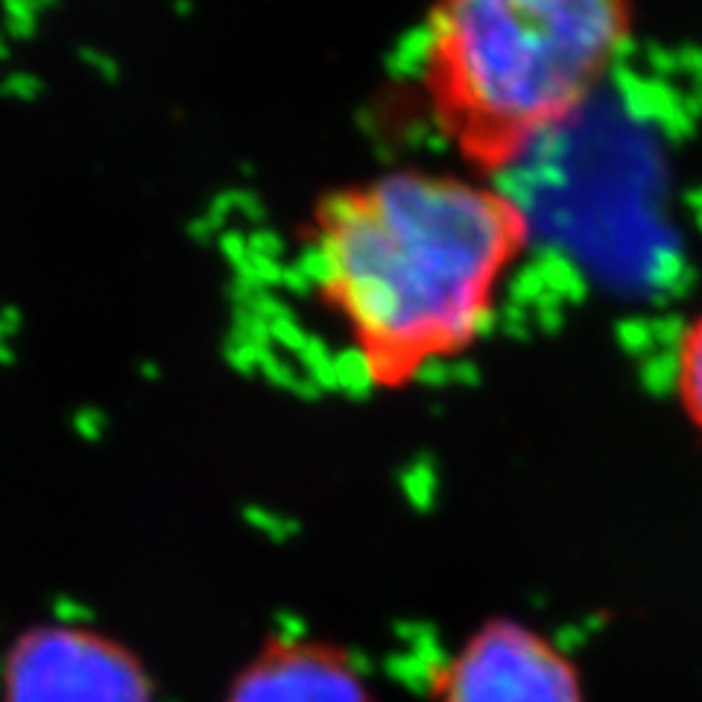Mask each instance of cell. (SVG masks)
<instances>
[{"label": "cell", "instance_id": "obj_1", "mask_svg": "<svg viewBox=\"0 0 702 702\" xmlns=\"http://www.w3.org/2000/svg\"><path fill=\"white\" fill-rule=\"evenodd\" d=\"M530 243L527 208L495 179L404 164L316 199L305 275L360 378L398 392L489 334Z\"/></svg>", "mask_w": 702, "mask_h": 702}, {"label": "cell", "instance_id": "obj_2", "mask_svg": "<svg viewBox=\"0 0 702 702\" xmlns=\"http://www.w3.org/2000/svg\"><path fill=\"white\" fill-rule=\"evenodd\" d=\"M632 36L621 0H445L419 39L430 123L463 170L498 182L583 112Z\"/></svg>", "mask_w": 702, "mask_h": 702}, {"label": "cell", "instance_id": "obj_3", "mask_svg": "<svg viewBox=\"0 0 702 702\" xmlns=\"http://www.w3.org/2000/svg\"><path fill=\"white\" fill-rule=\"evenodd\" d=\"M0 702H153L141 659L82 624L21 632L0 664Z\"/></svg>", "mask_w": 702, "mask_h": 702}, {"label": "cell", "instance_id": "obj_4", "mask_svg": "<svg viewBox=\"0 0 702 702\" xmlns=\"http://www.w3.org/2000/svg\"><path fill=\"white\" fill-rule=\"evenodd\" d=\"M436 702H585L571 656L512 618L477 626L433 679Z\"/></svg>", "mask_w": 702, "mask_h": 702}, {"label": "cell", "instance_id": "obj_5", "mask_svg": "<svg viewBox=\"0 0 702 702\" xmlns=\"http://www.w3.org/2000/svg\"><path fill=\"white\" fill-rule=\"evenodd\" d=\"M226 702H372V694L346 650L281 638L237 673Z\"/></svg>", "mask_w": 702, "mask_h": 702}, {"label": "cell", "instance_id": "obj_6", "mask_svg": "<svg viewBox=\"0 0 702 702\" xmlns=\"http://www.w3.org/2000/svg\"><path fill=\"white\" fill-rule=\"evenodd\" d=\"M670 390L685 425L702 439V308L676 331L670 349Z\"/></svg>", "mask_w": 702, "mask_h": 702}]
</instances>
